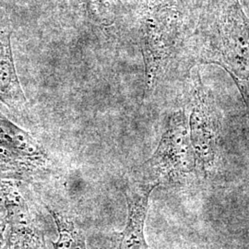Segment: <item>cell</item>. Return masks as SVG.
Listing matches in <instances>:
<instances>
[{
  "label": "cell",
  "instance_id": "obj_4",
  "mask_svg": "<svg viewBox=\"0 0 249 249\" xmlns=\"http://www.w3.org/2000/svg\"><path fill=\"white\" fill-rule=\"evenodd\" d=\"M193 78L192 110L188 126L196 169L205 176L213 169L222 121L213 93L203 84L198 71L194 73Z\"/></svg>",
  "mask_w": 249,
  "mask_h": 249
},
{
  "label": "cell",
  "instance_id": "obj_2",
  "mask_svg": "<svg viewBox=\"0 0 249 249\" xmlns=\"http://www.w3.org/2000/svg\"><path fill=\"white\" fill-rule=\"evenodd\" d=\"M196 170L187 116L183 110L170 116L165 131L151 158L135 172L134 180L153 187L182 184Z\"/></svg>",
  "mask_w": 249,
  "mask_h": 249
},
{
  "label": "cell",
  "instance_id": "obj_8",
  "mask_svg": "<svg viewBox=\"0 0 249 249\" xmlns=\"http://www.w3.org/2000/svg\"><path fill=\"white\" fill-rule=\"evenodd\" d=\"M43 203L51 214L58 233L57 240L53 242V249H88L86 235L75 216L61 208L45 201Z\"/></svg>",
  "mask_w": 249,
  "mask_h": 249
},
{
  "label": "cell",
  "instance_id": "obj_6",
  "mask_svg": "<svg viewBox=\"0 0 249 249\" xmlns=\"http://www.w3.org/2000/svg\"><path fill=\"white\" fill-rule=\"evenodd\" d=\"M155 187L129 178L124 188L127 216L124 230L109 233L98 249H149L145 222L151 192Z\"/></svg>",
  "mask_w": 249,
  "mask_h": 249
},
{
  "label": "cell",
  "instance_id": "obj_9",
  "mask_svg": "<svg viewBox=\"0 0 249 249\" xmlns=\"http://www.w3.org/2000/svg\"><path fill=\"white\" fill-rule=\"evenodd\" d=\"M7 230V216L6 209L3 212H0V249H3L5 244V234Z\"/></svg>",
  "mask_w": 249,
  "mask_h": 249
},
{
  "label": "cell",
  "instance_id": "obj_1",
  "mask_svg": "<svg viewBox=\"0 0 249 249\" xmlns=\"http://www.w3.org/2000/svg\"><path fill=\"white\" fill-rule=\"evenodd\" d=\"M194 59L195 65L223 68L239 89L249 113V19L236 0L198 36Z\"/></svg>",
  "mask_w": 249,
  "mask_h": 249
},
{
  "label": "cell",
  "instance_id": "obj_7",
  "mask_svg": "<svg viewBox=\"0 0 249 249\" xmlns=\"http://www.w3.org/2000/svg\"><path fill=\"white\" fill-rule=\"evenodd\" d=\"M12 26L0 10V102L18 115H24L28 101L18 80L11 46Z\"/></svg>",
  "mask_w": 249,
  "mask_h": 249
},
{
  "label": "cell",
  "instance_id": "obj_3",
  "mask_svg": "<svg viewBox=\"0 0 249 249\" xmlns=\"http://www.w3.org/2000/svg\"><path fill=\"white\" fill-rule=\"evenodd\" d=\"M15 115L0 102V179L31 185L48 176L52 160L44 146L13 119Z\"/></svg>",
  "mask_w": 249,
  "mask_h": 249
},
{
  "label": "cell",
  "instance_id": "obj_5",
  "mask_svg": "<svg viewBox=\"0 0 249 249\" xmlns=\"http://www.w3.org/2000/svg\"><path fill=\"white\" fill-rule=\"evenodd\" d=\"M5 209L7 230L3 249H46L40 216L27 184L11 181Z\"/></svg>",
  "mask_w": 249,
  "mask_h": 249
}]
</instances>
